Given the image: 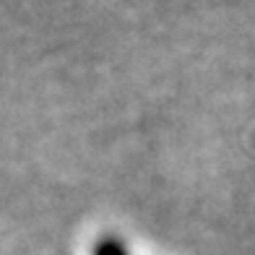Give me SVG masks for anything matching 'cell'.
<instances>
[{
    "label": "cell",
    "mask_w": 255,
    "mask_h": 255,
    "mask_svg": "<svg viewBox=\"0 0 255 255\" xmlns=\"http://www.w3.org/2000/svg\"><path fill=\"white\" fill-rule=\"evenodd\" d=\"M94 255H128V253L118 237H102L94 245Z\"/></svg>",
    "instance_id": "obj_1"
}]
</instances>
